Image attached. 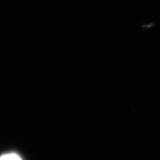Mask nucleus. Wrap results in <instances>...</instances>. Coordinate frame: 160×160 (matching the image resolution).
<instances>
[{"label": "nucleus", "mask_w": 160, "mask_h": 160, "mask_svg": "<svg viewBox=\"0 0 160 160\" xmlns=\"http://www.w3.org/2000/svg\"><path fill=\"white\" fill-rule=\"evenodd\" d=\"M0 160H23L20 155L15 153H8L0 156Z\"/></svg>", "instance_id": "obj_1"}]
</instances>
